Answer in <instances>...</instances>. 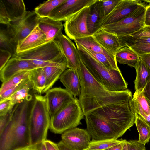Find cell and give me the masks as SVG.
<instances>
[{
	"instance_id": "34",
	"label": "cell",
	"mask_w": 150,
	"mask_h": 150,
	"mask_svg": "<svg viewBox=\"0 0 150 150\" xmlns=\"http://www.w3.org/2000/svg\"><path fill=\"white\" fill-rule=\"evenodd\" d=\"M123 139L113 138L106 139L92 140L88 149V150H105L121 143Z\"/></svg>"
},
{
	"instance_id": "42",
	"label": "cell",
	"mask_w": 150,
	"mask_h": 150,
	"mask_svg": "<svg viewBox=\"0 0 150 150\" xmlns=\"http://www.w3.org/2000/svg\"><path fill=\"white\" fill-rule=\"evenodd\" d=\"M15 105L8 98L0 101V116L6 114L12 109Z\"/></svg>"
},
{
	"instance_id": "29",
	"label": "cell",
	"mask_w": 150,
	"mask_h": 150,
	"mask_svg": "<svg viewBox=\"0 0 150 150\" xmlns=\"http://www.w3.org/2000/svg\"><path fill=\"white\" fill-rule=\"evenodd\" d=\"M30 79L33 82V89L39 94L43 93L46 87V79L43 68H38L30 71Z\"/></svg>"
},
{
	"instance_id": "32",
	"label": "cell",
	"mask_w": 150,
	"mask_h": 150,
	"mask_svg": "<svg viewBox=\"0 0 150 150\" xmlns=\"http://www.w3.org/2000/svg\"><path fill=\"white\" fill-rule=\"evenodd\" d=\"M34 85L33 82L30 80L23 87L8 98L14 105L20 103L25 99L30 94L29 91L33 89Z\"/></svg>"
},
{
	"instance_id": "27",
	"label": "cell",
	"mask_w": 150,
	"mask_h": 150,
	"mask_svg": "<svg viewBox=\"0 0 150 150\" xmlns=\"http://www.w3.org/2000/svg\"><path fill=\"white\" fill-rule=\"evenodd\" d=\"M115 57L119 64L134 67L140 59L139 55L129 47L121 48L116 53Z\"/></svg>"
},
{
	"instance_id": "3",
	"label": "cell",
	"mask_w": 150,
	"mask_h": 150,
	"mask_svg": "<svg viewBox=\"0 0 150 150\" xmlns=\"http://www.w3.org/2000/svg\"><path fill=\"white\" fill-rule=\"evenodd\" d=\"M129 101L108 105L91 112L121 137L135 123V114L131 109Z\"/></svg>"
},
{
	"instance_id": "20",
	"label": "cell",
	"mask_w": 150,
	"mask_h": 150,
	"mask_svg": "<svg viewBox=\"0 0 150 150\" xmlns=\"http://www.w3.org/2000/svg\"><path fill=\"white\" fill-rule=\"evenodd\" d=\"M46 43L45 35L37 25L31 33L18 44L17 54L34 49Z\"/></svg>"
},
{
	"instance_id": "54",
	"label": "cell",
	"mask_w": 150,
	"mask_h": 150,
	"mask_svg": "<svg viewBox=\"0 0 150 150\" xmlns=\"http://www.w3.org/2000/svg\"><path fill=\"white\" fill-rule=\"evenodd\" d=\"M88 150V149H86V150Z\"/></svg>"
},
{
	"instance_id": "41",
	"label": "cell",
	"mask_w": 150,
	"mask_h": 150,
	"mask_svg": "<svg viewBox=\"0 0 150 150\" xmlns=\"http://www.w3.org/2000/svg\"><path fill=\"white\" fill-rule=\"evenodd\" d=\"M129 47L139 55L150 53V43L134 44Z\"/></svg>"
},
{
	"instance_id": "46",
	"label": "cell",
	"mask_w": 150,
	"mask_h": 150,
	"mask_svg": "<svg viewBox=\"0 0 150 150\" xmlns=\"http://www.w3.org/2000/svg\"><path fill=\"white\" fill-rule=\"evenodd\" d=\"M148 0V3L146 6L144 16L145 26H150V0Z\"/></svg>"
},
{
	"instance_id": "48",
	"label": "cell",
	"mask_w": 150,
	"mask_h": 150,
	"mask_svg": "<svg viewBox=\"0 0 150 150\" xmlns=\"http://www.w3.org/2000/svg\"><path fill=\"white\" fill-rule=\"evenodd\" d=\"M140 59L150 70V53L139 55Z\"/></svg>"
},
{
	"instance_id": "21",
	"label": "cell",
	"mask_w": 150,
	"mask_h": 150,
	"mask_svg": "<svg viewBox=\"0 0 150 150\" xmlns=\"http://www.w3.org/2000/svg\"><path fill=\"white\" fill-rule=\"evenodd\" d=\"M93 35L102 47L115 56L121 48L119 38L115 35L99 28Z\"/></svg>"
},
{
	"instance_id": "6",
	"label": "cell",
	"mask_w": 150,
	"mask_h": 150,
	"mask_svg": "<svg viewBox=\"0 0 150 150\" xmlns=\"http://www.w3.org/2000/svg\"><path fill=\"white\" fill-rule=\"evenodd\" d=\"M16 56L30 61L37 68L54 65L67 62L56 40L31 50L17 54Z\"/></svg>"
},
{
	"instance_id": "25",
	"label": "cell",
	"mask_w": 150,
	"mask_h": 150,
	"mask_svg": "<svg viewBox=\"0 0 150 150\" xmlns=\"http://www.w3.org/2000/svg\"><path fill=\"white\" fill-rule=\"evenodd\" d=\"M44 72L46 79V87L43 93H46L51 88L64 71L68 68L67 62L42 67Z\"/></svg>"
},
{
	"instance_id": "45",
	"label": "cell",
	"mask_w": 150,
	"mask_h": 150,
	"mask_svg": "<svg viewBox=\"0 0 150 150\" xmlns=\"http://www.w3.org/2000/svg\"><path fill=\"white\" fill-rule=\"evenodd\" d=\"M133 37H150V26H145L137 31L129 35Z\"/></svg>"
},
{
	"instance_id": "2",
	"label": "cell",
	"mask_w": 150,
	"mask_h": 150,
	"mask_svg": "<svg viewBox=\"0 0 150 150\" xmlns=\"http://www.w3.org/2000/svg\"><path fill=\"white\" fill-rule=\"evenodd\" d=\"M33 97L15 105L12 118L0 134V150H22L30 146L29 119Z\"/></svg>"
},
{
	"instance_id": "37",
	"label": "cell",
	"mask_w": 150,
	"mask_h": 150,
	"mask_svg": "<svg viewBox=\"0 0 150 150\" xmlns=\"http://www.w3.org/2000/svg\"><path fill=\"white\" fill-rule=\"evenodd\" d=\"M75 42L78 49L81 50L84 52L105 67L109 69L117 70L104 54L93 52L86 49L78 43L76 42Z\"/></svg>"
},
{
	"instance_id": "4",
	"label": "cell",
	"mask_w": 150,
	"mask_h": 150,
	"mask_svg": "<svg viewBox=\"0 0 150 150\" xmlns=\"http://www.w3.org/2000/svg\"><path fill=\"white\" fill-rule=\"evenodd\" d=\"M78 50L80 59L89 72L107 89L116 92L127 89V83L120 69L108 68L84 52Z\"/></svg>"
},
{
	"instance_id": "52",
	"label": "cell",
	"mask_w": 150,
	"mask_h": 150,
	"mask_svg": "<svg viewBox=\"0 0 150 150\" xmlns=\"http://www.w3.org/2000/svg\"><path fill=\"white\" fill-rule=\"evenodd\" d=\"M124 140H123L121 143L105 150H122Z\"/></svg>"
},
{
	"instance_id": "53",
	"label": "cell",
	"mask_w": 150,
	"mask_h": 150,
	"mask_svg": "<svg viewBox=\"0 0 150 150\" xmlns=\"http://www.w3.org/2000/svg\"><path fill=\"white\" fill-rule=\"evenodd\" d=\"M22 150H30L29 147L23 149Z\"/></svg>"
},
{
	"instance_id": "8",
	"label": "cell",
	"mask_w": 150,
	"mask_h": 150,
	"mask_svg": "<svg viewBox=\"0 0 150 150\" xmlns=\"http://www.w3.org/2000/svg\"><path fill=\"white\" fill-rule=\"evenodd\" d=\"M147 0H143L132 13L121 20L104 25L100 28L117 36L131 35L145 26L144 16Z\"/></svg>"
},
{
	"instance_id": "35",
	"label": "cell",
	"mask_w": 150,
	"mask_h": 150,
	"mask_svg": "<svg viewBox=\"0 0 150 150\" xmlns=\"http://www.w3.org/2000/svg\"><path fill=\"white\" fill-rule=\"evenodd\" d=\"M120 0H97L96 3L99 19L108 15L114 9Z\"/></svg>"
},
{
	"instance_id": "5",
	"label": "cell",
	"mask_w": 150,
	"mask_h": 150,
	"mask_svg": "<svg viewBox=\"0 0 150 150\" xmlns=\"http://www.w3.org/2000/svg\"><path fill=\"white\" fill-rule=\"evenodd\" d=\"M50 122V116L45 96L35 95L29 119L30 146L47 139Z\"/></svg>"
},
{
	"instance_id": "39",
	"label": "cell",
	"mask_w": 150,
	"mask_h": 150,
	"mask_svg": "<svg viewBox=\"0 0 150 150\" xmlns=\"http://www.w3.org/2000/svg\"><path fill=\"white\" fill-rule=\"evenodd\" d=\"M30 78L23 80L16 86L11 88L0 95V101L8 98L23 87Z\"/></svg>"
},
{
	"instance_id": "23",
	"label": "cell",
	"mask_w": 150,
	"mask_h": 150,
	"mask_svg": "<svg viewBox=\"0 0 150 150\" xmlns=\"http://www.w3.org/2000/svg\"><path fill=\"white\" fill-rule=\"evenodd\" d=\"M38 25L45 35L47 43L56 40L62 33L64 27L61 21L48 17H40Z\"/></svg>"
},
{
	"instance_id": "7",
	"label": "cell",
	"mask_w": 150,
	"mask_h": 150,
	"mask_svg": "<svg viewBox=\"0 0 150 150\" xmlns=\"http://www.w3.org/2000/svg\"><path fill=\"white\" fill-rule=\"evenodd\" d=\"M85 117L76 97L69 102L59 111L50 117V129L56 134H61L81 124Z\"/></svg>"
},
{
	"instance_id": "16",
	"label": "cell",
	"mask_w": 150,
	"mask_h": 150,
	"mask_svg": "<svg viewBox=\"0 0 150 150\" xmlns=\"http://www.w3.org/2000/svg\"><path fill=\"white\" fill-rule=\"evenodd\" d=\"M36 68V66L29 60L16 56L12 57L0 70V80L3 83L18 74Z\"/></svg>"
},
{
	"instance_id": "13",
	"label": "cell",
	"mask_w": 150,
	"mask_h": 150,
	"mask_svg": "<svg viewBox=\"0 0 150 150\" xmlns=\"http://www.w3.org/2000/svg\"><path fill=\"white\" fill-rule=\"evenodd\" d=\"M143 2L139 0H120L108 15L98 20L96 26V30L102 25L117 22L129 16Z\"/></svg>"
},
{
	"instance_id": "1",
	"label": "cell",
	"mask_w": 150,
	"mask_h": 150,
	"mask_svg": "<svg viewBox=\"0 0 150 150\" xmlns=\"http://www.w3.org/2000/svg\"><path fill=\"white\" fill-rule=\"evenodd\" d=\"M77 70L81 81L78 99L84 115L103 107L129 100L132 97L128 89L119 92L107 89L91 75L80 59Z\"/></svg>"
},
{
	"instance_id": "44",
	"label": "cell",
	"mask_w": 150,
	"mask_h": 150,
	"mask_svg": "<svg viewBox=\"0 0 150 150\" xmlns=\"http://www.w3.org/2000/svg\"><path fill=\"white\" fill-rule=\"evenodd\" d=\"M11 57V54L9 52L0 49V70L5 66Z\"/></svg>"
},
{
	"instance_id": "24",
	"label": "cell",
	"mask_w": 150,
	"mask_h": 150,
	"mask_svg": "<svg viewBox=\"0 0 150 150\" xmlns=\"http://www.w3.org/2000/svg\"><path fill=\"white\" fill-rule=\"evenodd\" d=\"M11 22L23 18L26 11L24 1L22 0H2Z\"/></svg>"
},
{
	"instance_id": "43",
	"label": "cell",
	"mask_w": 150,
	"mask_h": 150,
	"mask_svg": "<svg viewBox=\"0 0 150 150\" xmlns=\"http://www.w3.org/2000/svg\"><path fill=\"white\" fill-rule=\"evenodd\" d=\"M11 23L6 10L5 6L2 1L0 0V23L8 25Z\"/></svg>"
},
{
	"instance_id": "30",
	"label": "cell",
	"mask_w": 150,
	"mask_h": 150,
	"mask_svg": "<svg viewBox=\"0 0 150 150\" xmlns=\"http://www.w3.org/2000/svg\"><path fill=\"white\" fill-rule=\"evenodd\" d=\"M66 0H49L40 4L34 11L40 18L48 17L51 13Z\"/></svg>"
},
{
	"instance_id": "28",
	"label": "cell",
	"mask_w": 150,
	"mask_h": 150,
	"mask_svg": "<svg viewBox=\"0 0 150 150\" xmlns=\"http://www.w3.org/2000/svg\"><path fill=\"white\" fill-rule=\"evenodd\" d=\"M18 44L8 30L5 28L0 29V49L9 52L12 57H15L17 54Z\"/></svg>"
},
{
	"instance_id": "33",
	"label": "cell",
	"mask_w": 150,
	"mask_h": 150,
	"mask_svg": "<svg viewBox=\"0 0 150 150\" xmlns=\"http://www.w3.org/2000/svg\"><path fill=\"white\" fill-rule=\"evenodd\" d=\"M30 71L22 72L14 75L2 83L0 89V95L23 80L30 78Z\"/></svg>"
},
{
	"instance_id": "31",
	"label": "cell",
	"mask_w": 150,
	"mask_h": 150,
	"mask_svg": "<svg viewBox=\"0 0 150 150\" xmlns=\"http://www.w3.org/2000/svg\"><path fill=\"white\" fill-rule=\"evenodd\" d=\"M135 114V124L139 136L138 141L145 145L150 140V126L137 115Z\"/></svg>"
},
{
	"instance_id": "12",
	"label": "cell",
	"mask_w": 150,
	"mask_h": 150,
	"mask_svg": "<svg viewBox=\"0 0 150 150\" xmlns=\"http://www.w3.org/2000/svg\"><path fill=\"white\" fill-rule=\"evenodd\" d=\"M97 0H66L55 8L48 18L58 21H66L85 8L91 6Z\"/></svg>"
},
{
	"instance_id": "38",
	"label": "cell",
	"mask_w": 150,
	"mask_h": 150,
	"mask_svg": "<svg viewBox=\"0 0 150 150\" xmlns=\"http://www.w3.org/2000/svg\"><path fill=\"white\" fill-rule=\"evenodd\" d=\"M122 150H147L145 145L138 140H125Z\"/></svg>"
},
{
	"instance_id": "11",
	"label": "cell",
	"mask_w": 150,
	"mask_h": 150,
	"mask_svg": "<svg viewBox=\"0 0 150 150\" xmlns=\"http://www.w3.org/2000/svg\"><path fill=\"white\" fill-rule=\"evenodd\" d=\"M86 130L92 140L117 139L120 137L112 129L92 112L85 115Z\"/></svg>"
},
{
	"instance_id": "51",
	"label": "cell",
	"mask_w": 150,
	"mask_h": 150,
	"mask_svg": "<svg viewBox=\"0 0 150 150\" xmlns=\"http://www.w3.org/2000/svg\"><path fill=\"white\" fill-rule=\"evenodd\" d=\"M57 144L59 150H74L66 144L62 140Z\"/></svg>"
},
{
	"instance_id": "26",
	"label": "cell",
	"mask_w": 150,
	"mask_h": 150,
	"mask_svg": "<svg viewBox=\"0 0 150 150\" xmlns=\"http://www.w3.org/2000/svg\"><path fill=\"white\" fill-rule=\"evenodd\" d=\"M134 68L136 72L134 82L135 91L141 92L150 81V70L140 59Z\"/></svg>"
},
{
	"instance_id": "18",
	"label": "cell",
	"mask_w": 150,
	"mask_h": 150,
	"mask_svg": "<svg viewBox=\"0 0 150 150\" xmlns=\"http://www.w3.org/2000/svg\"><path fill=\"white\" fill-rule=\"evenodd\" d=\"M129 103L133 112L150 126V102L142 93L135 91Z\"/></svg>"
},
{
	"instance_id": "50",
	"label": "cell",
	"mask_w": 150,
	"mask_h": 150,
	"mask_svg": "<svg viewBox=\"0 0 150 150\" xmlns=\"http://www.w3.org/2000/svg\"><path fill=\"white\" fill-rule=\"evenodd\" d=\"M30 150H47L44 141L29 147Z\"/></svg>"
},
{
	"instance_id": "47",
	"label": "cell",
	"mask_w": 150,
	"mask_h": 150,
	"mask_svg": "<svg viewBox=\"0 0 150 150\" xmlns=\"http://www.w3.org/2000/svg\"><path fill=\"white\" fill-rule=\"evenodd\" d=\"M47 150H59L57 144L53 142L46 139L44 141Z\"/></svg>"
},
{
	"instance_id": "19",
	"label": "cell",
	"mask_w": 150,
	"mask_h": 150,
	"mask_svg": "<svg viewBox=\"0 0 150 150\" xmlns=\"http://www.w3.org/2000/svg\"><path fill=\"white\" fill-rule=\"evenodd\" d=\"M59 79L68 92L74 97H79L81 90V81L77 70L67 69Z\"/></svg>"
},
{
	"instance_id": "36",
	"label": "cell",
	"mask_w": 150,
	"mask_h": 150,
	"mask_svg": "<svg viewBox=\"0 0 150 150\" xmlns=\"http://www.w3.org/2000/svg\"><path fill=\"white\" fill-rule=\"evenodd\" d=\"M96 2L91 6L87 18L88 29L92 35L96 31V25L100 19Z\"/></svg>"
},
{
	"instance_id": "14",
	"label": "cell",
	"mask_w": 150,
	"mask_h": 150,
	"mask_svg": "<svg viewBox=\"0 0 150 150\" xmlns=\"http://www.w3.org/2000/svg\"><path fill=\"white\" fill-rule=\"evenodd\" d=\"M62 140L74 150L88 149L91 137L86 129L75 127L68 129L62 135Z\"/></svg>"
},
{
	"instance_id": "15",
	"label": "cell",
	"mask_w": 150,
	"mask_h": 150,
	"mask_svg": "<svg viewBox=\"0 0 150 150\" xmlns=\"http://www.w3.org/2000/svg\"><path fill=\"white\" fill-rule=\"evenodd\" d=\"M45 96L50 117L57 113L74 98L65 89L60 87L49 89L46 92Z\"/></svg>"
},
{
	"instance_id": "22",
	"label": "cell",
	"mask_w": 150,
	"mask_h": 150,
	"mask_svg": "<svg viewBox=\"0 0 150 150\" xmlns=\"http://www.w3.org/2000/svg\"><path fill=\"white\" fill-rule=\"evenodd\" d=\"M84 48L94 52L104 54L117 70L119 69L117 65L115 56L102 47L96 40L93 35L74 40Z\"/></svg>"
},
{
	"instance_id": "10",
	"label": "cell",
	"mask_w": 150,
	"mask_h": 150,
	"mask_svg": "<svg viewBox=\"0 0 150 150\" xmlns=\"http://www.w3.org/2000/svg\"><path fill=\"white\" fill-rule=\"evenodd\" d=\"M40 18L34 11H27L21 18L6 25L8 30L18 45L38 25Z\"/></svg>"
},
{
	"instance_id": "17",
	"label": "cell",
	"mask_w": 150,
	"mask_h": 150,
	"mask_svg": "<svg viewBox=\"0 0 150 150\" xmlns=\"http://www.w3.org/2000/svg\"><path fill=\"white\" fill-rule=\"evenodd\" d=\"M67 62L68 68L78 70L80 61L79 51L69 38L62 33L56 39Z\"/></svg>"
},
{
	"instance_id": "9",
	"label": "cell",
	"mask_w": 150,
	"mask_h": 150,
	"mask_svg": "<svg viewBox=\"0 0 150 150\" xmlns=\"http://www.w3.org/2000/svg\"><path fill=\"white\" fill-rule=\"evenodd\" d=\"M91 6L84 8L65 21L64 31L70 39L74 40L93 35L88 31L87 25V16Z\"/></svg>"
},
{
	"instance_id": "40",
	"label": "cell",
	"mask_w": 150,
	"mask_h": 150,
	"mask_svg": "<svg viewBox=\"0 0 150 150\" xmlns=\"http://www.w3.org/2000/svg\"><path fill=\"white\" fill-rule=\"evenodd\" d=\"M14 110L15 106L12 109L6 114L0 116V134L11 120Z\"/></svg>"
},
{
	"instance_id": "49",
	"label": "cell",
	"mask_w": 150,
	"mask_h": 150,
	"mask_svg": "<svg viewBox=\"0 0 150 150\" xmlns=\"http://www.w3.org/2000/svg\"><path fill=\"white\" fill-rule=\"evenodd\" d=\"M141 92L150 102V81L148 82Z\"/></svg>"
}]
</instances>
